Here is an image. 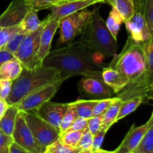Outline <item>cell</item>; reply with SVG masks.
<instances>
[{
    "label": "cell",
    "mask_w": 153,
    "mask_h": 153,
    "mask_svg": "<svg viewBox=\"0 0 153 153\" xmlns=\"http://www.w3.org/2000/svg\"><path fill=\"white\" fill-rule=\"evenodd\" d=\"M97 55L79 39L50 51L43 60V64L55 68L67 79L77 75L102 77V72L106 65Z\"/></svg>",
    "instance_id": "cell-1"
},
{
    "label": "cell",
    "mask_w": 153,
    "mask_h": 153,
    "mask_svg": "<svg viewBox=\"0 0 153 153\" xmlns=\"http://www.w3.org/2000/svg\"><path fill=\"white\" fill-rule=\"evenodd\" d=\"M62 79H67L58 70L43 64L34 69L23 67L19 76L12 82L11 91L6 101L10 105H16L32 91Z\"/></svg>",
    "instance_id": "cell-2"
},
{
    "label": "cell",
    "mask_w": 153,
    "mask_h": 153,
    "mask_svg": "<svg viewBox=\"0 0 153 153\" xmlns=\"http://www.w3.org/2000/svg\"><path fill=\"white\" fill-rule=\"evenodd\" d=\"M80 35V40L100 56L114 57L117 54V40L109 31L98 7L92 10Z\"/></svg>",
    "instance_id": "cell-3"
},
{
    "label": "cell",
    "mask_w": 153,
    "mask_h": 153,
    "mask_svg": "<svg viewBox=\"0 0 153 153\" xmlns=\"http://www.w3.org/2000/svg\"><path fill=\"white\" fill-rule=\"evenodd\" d=\"M113 58L108 66L128 78V85L139 80L146 70V58L143 44L134 41L128 35L122 51Z\"/></svg>",
    "instance_id": "cell-4"
},
{
    "label": "cell",
    "mask_w": 153,
    "mask_h": 153,
    "mask_svg": "<svg viewBox=\"0 0 153 153\" xmlns=\"http://www.w3.org/2000/svg\"><path fill=\"white\" fill-rule=\"evenodd\" d=\"M142 44L146 58V70L139 80L128 85L117 94L123 100L137 96H141L146 100V95L153 90V34Z\"/></svg>",
    "instance_id": "cell-5"
},
{
    "label": "cell",
    "mask_w": 153,
    "mask_h": 153,
    "mask_svg": "<svg viewBox=\"0 0 153 153\" xmlns=\"http://www.w3.org/2000/svg\"><path fill=\"white\" fill-rule=\"evenodd\" d=\"M23 114L36 142L44 150L61 137L60 131L40 117L35 111H23Z\"/></svg>",
    "instance_id": "cell-6"
},
{
    "label": "cell",
    "mask_w": 153,
    "mask_h": 153,
    "mask_svg": "<svg viewBox=\"0 0 153 153\" xmlns=\"http://www.w3.org/2000/svg\"><path fill=\"white\" fill-rule=\"evenodd\" d=\"M46 21L47 19L45 18L42 20L41 24L37 29L26 34L19 47L14 53V56L19 59L22 67L25 68L34 69L43 64L37 61V55L40 35Z\"/></svg>",
    "instance_id": "cell-7"
},
{
    "label": "cell",
    "mask_w": 153,
    "mask_h": 153,
    "mask_svg": "<svg viewBox=\"0 0 153 153\" xmlns=\"http://www.w3.org/2000/svg\"><path fill=\"white\" fill-rule=\"evenodd\" d=\"M91 12L92 10L85 8L62 18L60 21V36L57 46L73 41L76 37L80 35Z\"/></svg>",
    "instance_id": "cell-8"
},
{
    "label": "cell",
    "mask_w": 153,
    "mask_h": 153,
    "mask_svg": "<svg viewBox=\"0 0 153 153\" xmlns=\"http://www.w3.org/2000/svg\"><path fill=\"white\" fill-rule=\"evenodd\" d=\"M65 80L60 79L32 91L16 105V108L22 111H36L42 105L53 98Z\"/></svg>",
    "instance_id": "cell-9"
},
{
    "label": "cell",
    "mask_w": 153,
    "mask_h": 153,
    "mask_svg": "<svg viewBox=\"0 0 153 153\" xmlns=\"http://www.w3.org/2000/svg\"><path fill=\"white\" fill-rule=\"evenodd\" d=\"M134 12L132 16L125 22L128 35L134 41L143 43L151 37L150 30L145 16L144 9L140 0H134Z\"/></svg>",
    "instance_id": "cell-10"
},
{
    "label": "cell",
    "mask_w": 153,
    "mask_h": 153,
    "mask_svg": "<svg viewBox=\"0 0 153 153\" xmlns=\"http://www.w3.org/2000/svg\"><path fill=\"white\" fill-rule=\"evenodd\" d=\"M78 91L84 97L94 100L113 97L114 92L103 81L102 77L82 76L77 84Z\"/></svg>",
    "instance_id": "cell-11"
},
{
    "label": "cell",
    "mask_w": 153,
    "mask_h": 153,
    "mask_svg": "<svg viewBox=\"0 0 153 153\" xmlns=\"http://www.w3.org/2000/svg\"><path fill=\"white\" fill-rule=\"evenodd\" d=\"M12 137L13 140L30 153H44L45 150L36 142L32 132L27 125L23 111H19Z\"/></svg>",
    "instance_id": "cell-12"
},
{
    "label": "cell",
    "mask_w": 153,
    "mask_h": 153,
    "mask_svg": "<svg viewBox=\"0 0 153 153\" xmlns=\"http://www.w3.org/2000/svg\"><path fill=\"white\" fill-rule=\"evenodd\" d=\"M97 3L100 2L96 0H73L61 1L51 7V13L46 17L49 19L61 20L64 16L87 8Z\"/></svg>",
    "instance_id": "cell-13"
},
{
    "label": "cell",
    "mask_w": 153,
    "mask_h": 153,
    "mask_svg": "<svg viewBox=\"0 0 153 153\" xmlns=\"http://www.w3.org/2000/svg\"><path fill=\"white\" fill-rule=\"evenodd\" d=\"M150 119H149L146 123L140 126H136L134 124H133L128 130V133L124 137L120 144L114 151H113V152L133 153L134 149L139 146L141 140H143L150 125Z\"/></svg>",
    "instance_id": "cell-14"
},
{
    "label": "cell",
    "mask_w": 153,
    "mask_h": 153,
    "mask_svg": "<svg viewBox=\"0 0 153 153\" xmlns=\"http://www.w3.org/2000/svg\"><path fill=\"white\" fill-rule=\"evenodd\" d=\"M68 105L69 103H60L48 101L42 105L35 112L40 117L47 121L52 126L59 131L61 120L66 111L67 110Z\"/></svg>",
    "instance_id": "cell-15"
},
{
    "label": "cell",
    "mask_w": 153,
    "mask_h": 153,
    "mask_svg": "<svg viewBox=\"0 0 153 153\" xmlns=\"http://www.w3.org/2000/svg\"><path fill=\"white\" fill-rule=\"evenodd\" d=\"M30 7L24 0H13L5 10L0 15V26L8 27L18 25Z\"/></svg>",
    "instance_id": "cell-16"
},
{
    "label": "cell",
    "mask_w": 153,
    "mask_h": 153,
    "mask_svg": "<svg viewBox=\"0 0 153 153\" xmlns=\"http://www.w3.org/2000/svg\"><path fill=\"white\" fill-rule=\"evenodd\" d=\"M47 21L42 31L39 43V49L37 52V61L43 64V60L49 55L51 51V46L53 37L59 28L60 21L58 19H49L46 17Z\"/></svg>",
    "instance_id": "cell-17"
},
{
    "label": "cell",
    "mask_w": 153,
    "mask_h": 153,
    "mask_svg": "<svg viewBox=\"0 0 153 153\" xmlns=\"http://www.w3.org/2000/svg\"><path fill=\"white\" fill-rule=\"evenodd\" d=\"M102 75L105 83L113 90L115 94L120 92L129 83L128 78L118 70L108 66H105L103 68Z\"/></svg>",
    "instance_id": "cell-18"
},
{
    "label": "cell",
    "mask_w": 153,
    "mask_h": 153,
    "mask_svg": "<svg viewBox=\"0 0 153 153\" xmlns=\"http://www.w3.org/2000/svg\"><path fill=\"white\" fill-rule=\"evenodd\" d=\"M22 64L19 59L13 57L11 59L5 61L0 67V80H9L13 82L16 79L22 72Z\"/></svg>",
    "instance_id": "cell-19"
},
{
    "label": "cell",
    "mask_w": 153,
    "mask_h": 153,
    "mask_svg": "<svg viewBox=\"0 0 153 153\" xmlns=\"http://www.w3.org/2000/svg\"><path fill=\"white\" fill-rule=\"evenodd\" d=\"M105 2L120 13L124 22L128 21L134 12V0H105Z\"/></svg>",
    "instance_id": "cell-20"
},
{
    "label": "cell",
    "mask_w": 153,
    "mask_h": 153,
    "mask_svg": "<svg viewBox=\"0 0 153 153\" xmlns=\"http://www.w3.org/2000/svg\"><path fill=\"white\" fill-rule=\"evenodd\" d=\"M19 110L16 105H10L0 120V129L7 135L12 136Z\"/></svg>",
    "instance_id": "cell-21"
},
{
    "label": "cell",
    "mask_w": 153,
    "mask_h": 153,
    "mask_svg": "<svg viewBox=\"0 0 153 153\" xmlns=\"http://www.w3.org/2000/svg\"><path fill=\"white\" fill-rule=\"evenodd\" d=\"M123 100L117 97L114 102L102 114V128H106L109 130V128L114 123H116V118L119 113L120 108L121 107Z\"/></svg>",
    "instance_id": "cell-22"
},
{
    "label": "cell",
    "mask_w": 153,
    "mask_h": 153,
    "mask_svg": "<svg viewBox=\"0 0 153 153\" xmlns=\"http://www.w3.org/2000/svg\"><path fill=\"white\" fill-rule=\"evenodd\" d=\"M99 100H79L70 102L76 110L78 117H84L85 119L91 117L93 116V111Z\"/></svg>",
    "instance_id": "cell-23"
},
{
    "label": "cell",
    "mask_w": 153,
    "mask_h": 153,
    "mask_svg": "<svg viewBox=\"0 0 153 153\" xmlns=\"http://www.w3.org/2000/svg\"><path fill=\"white\" fill-rule=\"evenodd\" d=\"M42 21L40 20L37 10L30 8L19 23L20 30L25 34L35 31L39 28Z\"/></svg>",
    "instance_id": "cell-24"
},
{
    "label": "cell",
    "mask_w": 153,
    "mask_h": 153,
    "mask_svg": "<svg viewBox=\"0 0 153 153\" xmlns=\"http://www.w3.org/2000/svg\"><path fill=\"white\" fill-rule=\"evenodd\" d=\"M144 101V98L141 96H137L128 100H123L116 118V123L134 112Z\"/></svg>",
    "instance_id": "cell-25"
},
{
    "label": "cell",
    "mask_w": 153,
    "mask_h": 153,
    "mask_svg": "<svg viewBox=\"0 0 153 153\" xmlns=\"http://www.w3.org/2000/svg\"><path fill=\"white\" fill-rule=\"evenodd\" d=\"M150 125L139 146L133 153H153V111L150 117Z\"/></svg>",
    "instance_id": "cell-26"
},
{
    "label": "cell",
    "mask_w": 153,
    "mask_h": 153,
    "mask_svg": "<svg viewBox=\"0 0 153 153\" xmlns=\"http://www.w3.org/2000/svg\"><path fill=\"white\" fill-rule=\"evenodd\" d=\"M123 22H124L123 19L121 17L120 13L115 9L112 8L109 13L107 20L105 21V24L111 34L117 40V36L119 34L120 30L121 24Z\"/></svg>",
    "instance_id": "cell-27"
},
{
    "label": "cell",
    "mask_w": 153,
    "mask_h": 153,
    "mask_svg": "<svg viewBox=\"0 0 153 153\" xmlns=\"http://www.w3.org/2000/svg\"><path fill=\"white\" fill-rule=\"evenodd\" d=\"M44 153H81L79 148H73L65 144L61 137L47 146Z\"/></svg>",
    "instance_id": "cell-28"
},
{
    "label": "cell",
    "mask_w": 153,
    "mask_h": 153,
    "mask_svg": "<svg viewBox=\"0 0 153 153\" xmlns=\"http://www.w3.org/2000/svg\"><path fill=\"white\" fill-rule=\"evenodd\" d=\"M78 116L76 110L72 106V105L69 103L67 110L66 111L65 114H64V117H63L62 120H61V124H60L59 131L60 133H61V135L70 129L72 124H73V123L74 122V120Z\"/></svg>",
    "instance_id": "cell-29"
},
{
    "label": "cell",
    "mask_w": 153,
    "mask_h": 153,
    "mask_svg": "<svg viewBox=\"0 0 153 153\" xmlns=\"http://www.w3.org/2000/svg\"><path fill=\"white\" fill-rule=\"evenodd\" d=\"M93 135L91 131L85 128L83 131L77 148H79L81 153H92Z\"/></svg>",
    "instance_id": "cell-30"
},
{
    "label": "cell",
    "mask_w": 153,
    "mask_h": 153,
    "mask_svg": "<svg viewBox=\"0 0 153 153\" xmlns=\"http://www.w3.org/2000/svg\"><path fill=\"white\" fill-rule=\"evenodd\" d=\"M27 5L31 9L37 10L50 9L55 4H58L62 0H24Z\"/></svg>",
    "instance_id": "cell-31"
},
{
    "label": "cell",
    "mask_w": 153,
    "mask_h": 153,
    "mask_svg": "<svg viewBox=\"0 0 153 153\" xmlns=\"http://www.w3.org/2000/svg\"><path fill=\"white\" fill-rule=\"evenodd\" d=\"M83 131H71L68 130L61 135L62 141L65 144L73 148H77Z\"/></svg>",
    "instance_id": "cell-32"
},
{
    "label": "cell",
    "mask_w": 153,
    "mask_h": 153,
    "mask_svg": "<svg viewBox=\"0 0 153 153\" xmlns=\"http://www.w3.org/2000/svg\"><path fill=\"white\" fill-rule=\"evenodd\" d=\"M19 31H20L19 24L8 27L0 26V47L5 46L9 40Z\"/></svg>",
    "instance_id": "cell-33"
},
{
    "label": "cell",
    "mask_w": 153,
    "mask_h": 153,
    "mask_svg": "<svg viewBox=\"0 0 153 153\" xmlns=\"http://www.w3.org/2000/svg\"><path fill=\"white\" fill-rule=\"evenodd\" d=\"M27 34L24 33L23 31H18L17 33L14 34L11 38L9 40V41L6 43V45L3 47L5 48L6 49L10 52L11 53H13L14 55L15 52H16V50L18 49V48L20 46L21 43L22 42L23 39L25 38V37L26 36Z\"/></svg>",
    "instance_id": "cell-34"
},
{
    "label": "cell",
    "mask_w": 153,
    "mask_h": 153,
    "mask_svg": "<svg viewBox=\"0 0 153 153\" xmlns=\"http://www.w3.org/2000/svg\"><path fill=\"white\" fill-rule=\"evenodd\" d=\"M108 130L106 128H101L100 131L95 134L93 137V145H92V153H99V152H108V151L103 150L101 149L102 145L103 140H104L105 136Z\"/></svg>",
    "instance_id": "cell-35"
},
{
    "label": "cell",
    "mask_w": 153,
    "mask_h": 153,
    "mask_svg": "<svg viewBox=\"0 0 153 153\" xmlns=\"http://www.w3.org/2000/svg\"><path fill=\"white\" fill-rule=\"evenodd\" d=\"M117 97H109V98H105L99 100L97 103L94 107L93 111V116H97V115L102 114L116 100Z\"/></svg>",
    "instance_id": "cell-36"
},
{
    "label": "cell",
    "mask_w": 153,
    "mask_h": 153,
    "mask_svg": "<svg viewBox=\"0 0 153 153\" xmlns=\"http://www.w3.org/2000/svg\"><path fill=\"white\" fill-rule=\"evenodd\" d=\"M144 9L145 16L150 30L151 34H153V0H140Z\"/></svg>",
    "instance_id": "cell-37"
},
{
    "label": "cell",
    "mask_w": 153,
    "mask_h": 153,
    "mask_svg": "<svg viewBox=\"0 0 153 153\" xmlns=\"http://www.w3.org/2000/svg\"><path fill=\"white\" fill-rule=\"evenodd\" d=\"M102 125V114L92 116L88 119V129L91 131V134L94 135L97 134Z\"/></svg>",
    "instance_id": "cell-38"
},
{
    "label": "cell",
    "mask_w": 153,
    "mask_h": 153,
    "mask_svg": "<svg viewBox=\"0 0 153 153\" xmlns=\"http://www.w3.org/2000/svg\"><path fill=\"white\" fill-rule=\"evenodd\" d=\"M13 140L12 136L7 135L0 129V153H9V146Z\"/></svg>",
    "instance_id": "cell-39"
},
{
    "label": "cell",
    "mask_w": 153,
    "mask_h": 153,
    "mask_svg": "<svg viewBox=\"0 0 153 153\" xmlns=\"http://www.w3.org/2000/svg\"><path fill=\"white\" fill-rule=\"evenodd\" d=\"M12 82L9 80H0V98L6 100L11 91Z\"/></svg>",
    "instance_id": "cell-40"
},
{
    "label": "cell",
    "mask_w": 153,
    "mask_h": 153,
    "mask_svg": "<svg viewBox=\"0 0 153 153\" xmlns=\"http://www.w3.org/2000/svg\"><path fill=\"white\" fill-rule=\"evenodd\" d=\"M88 128V119L77 117L69 130L71 131H84Z\"/></svg>",
    "instance_id": "cell-41"
},
{
    "label": "cell",
    "mask_w": 153,
    "mask_h": 153,
    "mask_svg": "<svg viewBox=\"0 0 153 153\" xmlns=\"http://www.w3.org/2000/svg\"><path fill=\"white\" fill-rule=\"evenodd\" d=\"M14 57V55L9 52L7 49H6L4 47H1L0 49V67L2 64H4L5 61L11 59Z\"/></svg>",
    "instance_id": "cell-42"
},
{
    "label": "cell",
    "mask_w": 153,
    "mask_h": 153,
    "mask_svg": "<svg viewBox=\"0 0 153 153\" xmlns=\"http://www.w3.org/2000/svg\"><path fill=\"white\" fill-rule=\"evenodd\" d=\"M9 153H30L27 149L22 147V146L15 142L14 140L11 142L9 146Z\"/></svg>",
    "instance_id": "cell-43"
},
{
    "label": "cell",
    "mask_w": 153,
    "mask_h": 153,
    "mask_svg": "<svg viewBox=\"0 0 153 153\" xmlns=\"http://www.w3.org/2000/svg\"><path fill=\"white\" fill-rule=\"evenodd\" d=\"M9 106H10V105L7 103L6 100L0 98V120H1V118H2V117L4 116V113H5L6 111L7 110Z\"/></svg>",
    "instance_id": "cell-44"
},
{
    "label": "cell",
    "mask_w": 153,
    "mask_h": 153,
    "mask_svg": "<svg viewBox=\"0 0 153 153\" xmlns=\"http://www.w3.org/2000/svg\"><path fill=\"white\" fill-rule=\"evenodd\" d=\"M146 100H153V90H152V91H151L150 92H149V94L146 95Z\"/></svg>",
    "instance_id": "cell-45"
},
{
    "label": "cell",
    "mask_w": 153,
    "mask_h": 153,
    "mask_svg": "<svg viewBox=\"0 0 153 153\" xmlns=\"http://www.w3.org/2000/svg\"><path fill=\"white\" fill-rule=\"evenodd\" d=\"M64 1H73V0H64ZM96 1H100V3H105V0H96Z\"/></svg>",
    "instance_id": "cell-46"
},
{
    "label": "cell",
    "mask_w": 153,
    "mask_h": 153,
    "mask_svg": "<svg viewBox=\"0 0 153 153\" xmlns=\"http://www.w3.org/2000/svg\"><path fill=\"white\" fill-rule=\"evenodd\" d=\"M62 1H64V0H62Z\"/></svg>",
    "instance_id": "cell-47"
},
{
    "label": "cell",
    "mask_w": 153,
    "mask_h": 153,
    "mask_svg": "<svg viewBox=\"0 0 153 153\" xmlns=\"http://www.w3.org/2000/svg\"><path fill=\"white\" fill-rule=\"evenodd\" d=\"M0 49H1V47H0Z\"/></svg>",
    "instance_id": "cell-48"
}]
</instances>
